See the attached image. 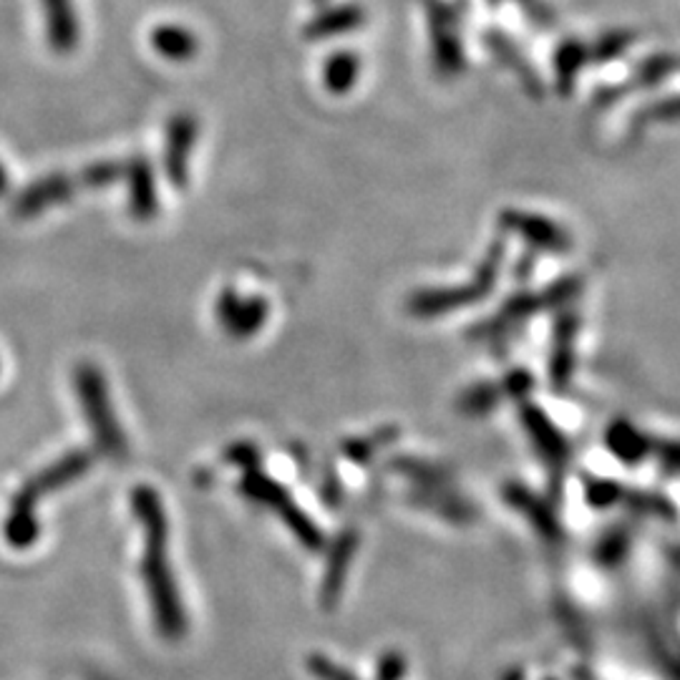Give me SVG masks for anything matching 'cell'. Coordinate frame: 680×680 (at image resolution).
<instances>
[{"instance_id": "obj_24", "label": "cell", "mask_w": 680, "mask_h": 680, "mask_svg": "<svg viewBox=\"0 0 680 680\" xmlns=\"http://www.w3.org/2000/svg\"><path fill=\"white\" fill-rule=\"evenodd\" d=\"M6 187H8V175L3 169H0V191H6Z\"/></svg>"}, {"instance_id": "obj_13", "label": "cell", "mask_w": 680, "mask_h": 680, "mask_svg": "<svg viewBox=\"0 0 680 680\" xmlns=\"http://www.w3.org/2000/svg\"><path fill=\"white\" fill-rule=\"evenodd\" d=\"M151 46L169 61H189L199 51L197 36L181 26H159L151 31Z\"/></svg>"}, {"instance_id": "obj_10", "label": "cell", "mask_w": 680, "mask_h": 680, "mask_svg": "<svg viewBox=\"0 0 680 680\" xmlns=\"http://www.w3.org/2000/svg\"><path fill=\"white\" fill-rule=\"evenodd\" d=\"M76 191V181L63 175H51L46 179H38L33 187H28L16 203L18 217H33L41 215L43 209L66 203Z\"/></svg>"}, {"instance_id": "obj_15", "label": "cell", "mask_w": 680, "mask_h": 680, "mask_svg": "<svg viewBox=\"0 0 680 680\" xmlns=\"http://www.w3.org/2000/svg\"><path fill=\"white\" fill-rule=\"evenodd\" d=\"M358 73H361L358 53L338 51L323 66V83L331 93H346L356 86Z\"/></svg>"}, {"instance_id": "obj_3", "label": "cell", "mask_w": 680, "mask_h": 680, "mask_svg": "<svg viewBox=\"0 0 680 680\" xmlns=\"http://www.w3.org/2000/svg\"><path fill=\"white\" fill-rule=\"evenodd\" d=\"M239 492H243L247 500L263 504L280 516L287 530L295 534V540H298L305 550L311 552L323 550L325 544L323 532L273 476L263 474L260 469H250V472H245L243 479H239Z\"/></svg>"}, {"instance_id": "obj_22", "label": "cell", "mask_w": 680, "mask_h": 680, "mask_svg": "<svg viewBox=\"0 0 680 680\" xmlns=\"http://www.w3.org/2000/svg\"><path fill=\"white\" fill-rule=\"evenodd\" d=\"M308 668L313 676H318L321 680H358L348 670H343L338 663H333V660L323 658V656H311L308 658Z\"/></svg>"}, {"instance_id": "obj_23", "label": "cell", "mask_w": 680, "mask_h": 680, "mask_svg": "<svg viewBox=\"0 0 680 680\" xmlns=\"http://www.w3.org/2000/svg\"><path fill=\"white\" fill-rule=\"evenodd\" d=\"M404 658H401L398 653H388L383 656L381 666H378V680H398L401 676H404Z\"/></svg>"}, {"instance_id": "obj_17", "label": "cell", "mask_w": 680, "mask_h": 680, "mask_svg": "<svg viewBox=\"0 0 680 680\" xmlns=\"http://www.w3.org/2000/svg\"><path fill=\"white\" fill-rule=\"evenodd\" d=\"M38 532L41 530H38L36 512H18V510L8 512L6 524H3V538L8 540V544H11L13 550L31 548L38 538Z\"/></svg>"}, {"instance_id": "obj_9", "label": "cell", "mask_w": 680, "mask_h": 680, "mask_svg": "<svg viewBox=\"0 0 680 680\" xmlns=\"http://www.w3.org/2000/svg\"><path fill=\"white\" fill-rule=\"evenodd\" d=\"M428 18L431 31H434V53L438 69L444 73L459 71L462 69V48H459L454 33V11L449 6L438 3V0H428Z\"/></svg>"}, {"instance_id": "obj_16", "label": "cell", "mask_w": 680, "mask_h": 680, "mask_svg": "<svg viewBox=\"0 0 680 680\" xmlns=\"http://www.w3.org/2000/svg\"><path fill=\"white\" fill-rule=\"evenodd\" d=\"M398 436L396 426H383L376 428L371 436L363 438H351V442L343 444V454H346L353 464H366L371 462L373 456H376L383 446H388L394 438Z\"/></svg>"}, {"instance_id": "obj_12", "label": "cell", "mask_w": 680, "mask_h": 680, "mask_svg": "<svg viewBox=\"0 0 680 680\" xmlns=\"http://www.w3.org/2000/svg\"><path fill=\"white\" fill-rule=\"evenodd\" d=\"M48 16V41L59 53H69L79 43V23L71 0H43Z\"/></svg>"}, {"instance_id": "obj_6", "label": "cell", "mask_w": 680, "mask_h": 680, "mask_svg": "<svg viewBox=\"0 0 680 680\" xmlns=\"http://www.w3.org/2000/svg\"><path fill=\"white\" fill-rule=\"evenodd\" d=\"M270 305L263 298H239L237 290L225 287L217 298V321L233 338H250L263 328Z\"/></svg>"}, {"instance_id": "obj_11", "label": "cell", "mask_w": 680, "mask_h": 680, "mask_svg": "<svg viewBox=\"0 0 680 680\" xmlns=\"http://www.w3.org/2000/svg\"><path fill=\"white\" fill-rule=\"evenodd\" d=\"M124 175L129 177V209L137 219H151L157 215L159 199L155 171H151L147 159H134L124 167Z\"/></svg>"}, {"instance_id": "obj_2", "label": "cell", "mask_w": 680, "mask_h": 680, "mask_svg": "<svg viewBox=\"0 0 680 680\" xmlns=\"http://www.w3.org/2000/svg\"><path fill=\"white\" fill-rule=\"evenodd\" d=\"M73 386L96 446L111 459H121L127 454V436H124L119 418L114 414L109 388L101 371L93 363H79L73 371Z\"/></svg>"}, {"instance_id": "obj_8", "label": "cell", "mask_w": 680, "mask_h": 680, "mask_svg": "<svg viewBox=\"0 0 680 680\" xmlns=\"http://www.w3.org/2000/svg\"><path fill=\"white\" fill-rule=\"evenodd\" d=\"M197 141V119L189 114H177L167 127L165 169L169 181L177 189H185L189 181V157Z\"/></svg>"}, {"instance_id": "obj_21", "label": "cell", "mask_w": 680, "mask_h": 680, "mask_svg": "<svg viewBox=\"0 0 680 680\" xmlns=\"http://www.w3.org/2000/svg\"><path fill=\"white\" fill-rule=\"evenodd\" d=\"M225 459L229 464L243 469V472H250V469H260V449H257L250 442H237L233 446H227Z\"/></svg>"}, {"instance_id": "obj_14", "label": "cell", "mask_w": 680, "mask_h": 680, "mask_svg": "<svg viewBox=\"0 0 680 680\" xmlns=\"http://www.w3.org/2000/svg\"><path fill=\"white\" fill-rule=\"evenodd\" d=\"M361 23H363V11L358 6H338V8H328V11H323L318 18H315V21L305 28V36H308L311 41H321L325 36L353 31V28H358Z\"/></svg>"}, {"instance_id": "obj_20", "label": "cell", "mask_w": 680, "mask_h": 680, "mask_svg": "<svg viewBox=\"0 0 680 680\" xmlns=\"http://www.w3.org/2000/svg\"><path fill=\"white\" fill-rule=\"evenodd\" d=\"M494 406V391L490 386H474L469 388L466 394L459 398V408L464 411V414H484V411H490Z\"/></svg>"}, {"instance_id": "obj_18", "label": "cell", "mask_w": 680, "mask_h": 680, "mask_svg": "<svg viewBox=\"0 0 680 680\" xmlns=\"http://www.w3.org/2000/svg\"><path fill=\"white\" fill-rule=\"evenodd\" d=\"M394 469H396V472L414 479V482L418 486H424V490L444 486V482H446L444 469H438L434 464H426V462H418V459H394Z\"/></svg>"}, {"instance_id": "obj_5", "label": "cell", "mask_w": 680, "mask_h": 680, "mask_svg": "<svg viewBox=\"0 0 680 680\" xmlns=\"http://www.w3.org/2000/svg\"><path fill=\"white\" fill-rule=\"evenodd\" d=\"M91 466H93V454L86 452V449H73V452L56 459L53 464H48L36 476L28 479L21 490L13 494L11 510L36 512V502L41 500V496L63 490L66 484H71L73 479L83 476Z\"/></svg>"}, {"instance_id": "obj_19", "label": "cell", "mask_w": 680, "mask_h": 680, "mask_svg": "<svg viewBox=\"0 0 680 680\" xmlns=\"http://www.w3.org/2000/svg\"><path fill=\"white\" fill-rule=\"evenodd\" d=\"M121 177H124L121 165H117V161H101V165H93L83 171L81 185L83 187H109V185H117Z\"/></svg>"}, {"instance_id": "obj_7", "label": "cell", "mask_w": 680, "mask_h": 680, "mask_svg": "<svg viewBox=\"0 0 680 680\" xmlns=\"http://www.w3.org/2000/svg\"><path fill=\"white\" fill-rule=\"evenodd\" d=\"M358 552V532L356 530H343L338 538L333 540L328 550V562H325L323 582H321V605L323 610H333L335 602L341 600L343 585L351 572L353 558Z\"/></svg>"}, {"instance_id": "obj_1", "label": "cell", "mask_w": 680, "mask_h": 680, "mask_svg": "<svg viewBox=\"0 0 680 680\" xmlns=\"http://www.w3.org/2000/svg\"><path fill=\"white\" fill-rule=\"evenodd\" d=\"M131 512L144 532L141 578L149 592L151 615L161 638L179 640L187 633V615L169 564V520L165 504L157 490L141 484L131 492Z\"/></svg>"}, {"instance_id": "obj_4", "label": "cell", "mask_w": 680, "mask_h": 680, "mask_svg": "<svg viewBox=\"0 0 680 680\" xmlns=\"http://www.w3.org/2000/svg\"><path fill=\"white\" fill-rule=\"evenodd\" d=\"M500 247H494V253L486 257L484 265L479 267V273L472 283L462 287H428V290H418L408 298L406 311L416 318H436V315L454 313L466 305H474L482 300L486 293L492 290L496 270H500Z\"/></svg>"}, {"instance_id": "obj_25", "label": "cell", "mask_w": 680, "mask_h": 680, "mask_svg": "<svg viewBox=\"0 0 680 680\" xmlns=\"http://www.w3.org/2000/svg\"><path fill=\"white\" fill-rule=\"evenodd\" d=\"M318 3H325V0H318Z\"/></svg>"}]
</instances>
